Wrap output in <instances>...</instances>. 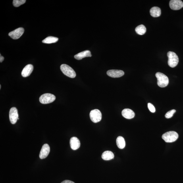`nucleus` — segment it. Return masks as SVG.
<instances>
[{"label": "nucleus", "instance_id": "f257e3e1", "mask_svg": "<svg viewBox=\"0 0 183 183\" xmlns=\"http://www.w3.org/2000/svg\"><path fill=\"white\" fill-rule=\"evenodd\" d=\"M157 79L158 86L161 88H165L167 87L169 82L168 77L165 74L161 72H157L155 74Z\"/></svg>", "mask_w": 183, "mask_h": 183}, {"label": "nucleus", "instance_id": "f03ea898", "mask_svg": "<svg viewBox=\"0 0 183 183\" xmlns=\"http://www.w3.org/2000/svg\"><path fill=\"white\" fill-rule=\"evenodd\" d=\"M178 134L177 133L173 131L168 132L164 133L162 136V138L166 142H174L178 138Z\"/></svg>", "mask_w": 183, "mask_h": 183}, {"label": "nucleus", "instance_id": "7ed1b4c3", "mask_svg": "<svg viewBox=\"0 0 183 183\" xmlns=\"http://www.w3.org/2000/svg\"><path fill=\"white\" fill-rule=\"evenodd\" d=\"M168 57V64L171 68H174L177 66L179 62V58L174 52L169 51L167 53Z\"/></svg>", "mask_w": 183, "mask_h": 183}, {"label": "nucleus", "instance_id": "20e7f679", "mask_svg": "<svg viewBox=\"0 0 183 183\" xmlns=\"http://www.w3.org/2000/svg\"><path fill=\"white\" fill-rule=\"evenodd\" d=\"M61 69L65 75L70 78H74L76 76L75 71L71 67L67 64H62L61 66Z\"/></svg>", "mask_w": 183, "mask_h": 183}, {"label": "nucleus", "instance_id": "39448f33", "mask_svg": "<svg viewBox=\"0 0 183 183\" xmlns=\"http://www.w3.org/2000/svg\"><path fill=\"white\" fill-rule=\"evenodd\" d=\"M55 99L54 95L50 93H45L41 96L39 100L41 103L46 104L53 102Z\"/></svg>", "mask_w": 183, "mask_h": 183}, {"label": "nucleus", "instance_id": "423d86ee", "mask_svg": "<svg viewBox=\"0 0 183 183\" xmlns=\"http://www.w3.org/2000/svg\"><path fill=\"white\" fill-rule=\"evenodd\" d=\"M90 116L91 121L94 123L98 122L102 119V114L99 110L94 109L91 111Z\"/></svg>", "mask_w": 183, "mask_h": 183}, {"label": "nucleus", "instance_id": "0eeeda50", "mask_svg": "<svg viewBox=\"0 0 183 183\" xmlns=\"http://www.w3.org/2000/svg\"><path fill=\"white\" fill-rule=\"evenodd\" d=\"M9 119L12 124H16L18 118V110L15 107H12L9 112Z\"/></svg>", "mask_w": 183, "mask_h": 183}, {"label": "nucleus", "instance_id": "6e6552de", "mask_svg": "<svg viewBox=\"0 0 183 183\" xmlns=\"http://www.w3.org/2000/svg\"><path fill=\"white\" fill-rule=\"evenodd\" d=\"M24 32L23 28H20L9 33V35L14 39H17L22 36Z\"/></svg>", "mask_w": 183, "mask_h": 183}, {"label": "nucleus", "instance_id": "1a4fd4ad", "mask_svg": "<svg viewBox=\"0 0 183 183\" xmlns=\"http://www.w3.org/2000/svg\"><path fill=\"white\" fill-rule=\"evenodd\" d=\"M169 6L173 10H179L183 7V3L180 0H171L170 1Z\"/></svg>", "mask_w": 183, "mask_h": 183}, {"label": "nucleus", "instance_id": "9d476101", "mask_svg": "<svg viewBox=\"0 0 183 183\" xmlns=\"http://www.w3.org/2000/svg\"><path fill=\"white\" fill-rule=\"evenodd\" d=\"M124 74V72L120 70H111L107 72L108 75L113 78H120L123 76Z\"/></svg>", "mask_w": 183, "mask_h": 183}, {"label": "nucleus", "instance_id": "9b49d317", "mask_svg": "<svg viewBox=\"0 0 183 183\" xmlns=\"http://www.w3.org/2000/svg\"><path fill=\"white\" fill-rule=\"evenodd\" d=\"M50 152V147L49 145L47 144H44L43 145L39 154V157L41 159H45L48 155Z\"/></svg>", "mask_w": 183, "mask_h": 183}, {"label": "nucleus", "instance_id": "f8f14e48", "mask_svg": "<svg viewBox=\"0 0 183 183\" xmlns=\"http://www.w3.org/2000/svg\"><path fill=\"white\" fill-rule=\"evenodd\" d=\"M70 145L71 148L75 150L80 147V143L78 139L75 137H72L70 139Z\"/></svg>", "mask_w": 183, "mask_h": 183}, {"label": "nucleus", "instance_id": "ddd939ff", "mask_svg": "<svg viewBox=\"0 0 183 183\" xmlns=\"http://www.w3.org/2000/svg\"><path fill=\"white\" fill-rule=\"evenodd\" d=\"M33 70V66L32 64H29L25 66L22 72V76L24 78L30 75Z\"/></svg>", "mask_w": 183, "mask_h": 183}, {"label": "nucleus", "instance_id": "4468645a", "mask_svg": "<svg viewBox=\"0 0 183 183\" xmlns=\"http://www.w3.org/2000/svg\"><path fill=\"white\" fill-rule=\"evenodd\" d=\"M122 115L126 119H131L134 117L135 114L132 110L129 109H125L122 110Z\"/></svg>", "mask_w": 183, "mask_h": 183}, {"label": "nucleus", "instance_id": "2eb2a0df", "mask_svg": "<svg viewBox=\"0 0 183 183\" xmlns=\"http://www.w3.org/2000/svg\"><path fill=\"white\" fill-rule=\"evenodd\" d=\"M91 57V52L89 50H86L75 55L74 58L77 60H80L85 57Z\"/></svg>", "mask_w": 183, "mask_h": 183}, {"label": "nucleus", "instance_id": "dca6fc26", "mask_svg": "<svg viewBox=\"0 0 183 183\" xmlns=\"http://www.w3.org/2000/svg\"><path fill=\"white\" fill-rule=\"evenodd\" d=\"M150 13L151 16L153 17H159L161 15V9L158 7H153L150 10Z\"/></svg>", "mask_w": 183, "mask_h": 183}, {"label": "nucleus", "instance_id": "f3484780", "mask_svg": "<svg viewBox=\"0 0 183 183\" xmlns=\"http://www.w3.org/2000/svg\"><path fill=\"white\" fill-rule=\"evenodd\" d=\"M114 154L113 152L110 151H106L104 152L102 155V158L105 161L113 159L114 158Z\"/></svg>", "mask_w": 183, "mask_h": 183}, {"label": "nucleus", "instance_id": "a211bd4d", "mask_svg": "<svg viewBox=\"0 0 183 183\" xmlns=\"http://www.w3.org/2000/svg\"><path fill=\"white\" fill-rule=\"evenodd\" d=\"M116 144L118 148L124 149L125 147L126 142L123 137L120 136L118 137L116 139Z\"/></svg>", "mask_w": 183, "mask_h": 183}, {"label": "nucleus", "instance_id": "6ab92c4d", "mask_svg": "<svg viewBox=\"0 0 183 183\" xmlns=\"http://www.w3.org/2000/svg\"><path fill=\"white\" fill-rule=\"evenodd\" d=\"M58 41H59V38H57V37L53 36H49L47 37L46 38H45L44 40H43L42 42L45 43L50 44V43L57 42Z\"/></svg>", "mask_w": 183, "mask_h": 183}, {"label": "nucleus", "instance_id": "aec40b11", "mask_svg": "<svg viewBox=\"0 0 183 183\" xmlns=\"http://www.w3.org/2000/svg\"><path fill=\"white\" fill-rule=\"evenodd\" d=\"M136 32L138 34L142 35L144 34L146 32V28L142 24L140 25L137 27L136 28Z\"/></svg>", "mask_w": 183, "mask_h": 183}, {"label": "nucleus", "instance_id": "412c9836", "mask_svg": "<svg viewBox=\"0 0 183 183\" xmlns=\"http://www.w3.org/2000/svg\"><path fill=\"white\" fill-rule=\"evenodd\" d=\"M26 0H14L13 3L14 7H17L26 3Z\"/></svg>", "mask_w": 183, "mask_h": 183}, {"label": "nucleus", "instance_id": "4be33fe9", "mask_svg": "<svg viewBox=\"0 0 183 183\" xmlns=\"http://www.w3.org/2000/svg\"><path fill=\"white\" fill-rule=\"evenodd\" d=\"M176 110H175L173 109L170 110L169 111L167 112V113L165 115L166 118H171L173 116L174 114L175 113Z\"/></svg>", "mask_w": 183, "mask_h": 183}, {"label": "nucleus", "instance_id": "5701e85b", "mask_svg": "<svg viewBox=\"0 0 183 183\" xmlns=\"http://www.w3.org/2000/svg\"><path fill=\"white\" fill-rule=\"evenodd\" d=\"M147 106H148V109L150 112H152V113H154V112H155V108L154 106V105L150 103H149L148 105H147Z\"/></svg>", "mask_w": 183, "mask_h": 183}, {"label": "nucleus", "instance_id": "b1692460", "mask_svg": "<svg viewBox=\"0 0 183 183\" xmlns=\"http://www.w3.org/2000/svg\"><path fill=\"white\" fill-rule=\"evenodd\" d=\"M61 183H75L74 182L69 180H65L62 182Z\"/></svg>", "mask_w": 183, "mask_h": 183}, {"label": "nucleus", "instance_id": "393cba45", "mask_svg": "<svg viewBox=\"0 0 183 183\" xmlns=\"http://www.w3.org/2000/svg\"><path fill=\"white\" fill-rule=\"evenodd\" d=\"M4 60V57H3V56H1H1H0V62H2Z\"/></svg>", "mask_w": 183, "mask_h": 183}, {"label": "nucleus", "instance_id": "a878e982", "mask_svg": "<svg viewBox=\"0 0 183 183\" xmlns=\"http://www.w3.org/2000/svg\"><path fill=\"white\" fill-rule=\"evenodd\" d=\"M1 85H0V89H1Z\"/></svg>", "mask_w": 183, "mask_h": 183}]
</instances>
